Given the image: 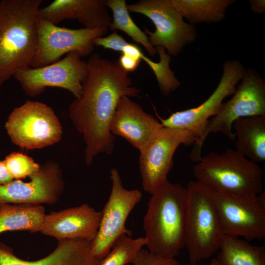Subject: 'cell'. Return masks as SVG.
<instances>
[{"label":"cell","instance_id":"28","mask_svg":"<svg viewBox=\"0 0 265 265\" xmlns=\"http://www.w3.org/2000/svg\"><path fill=\"white\" fill-rule=\"evenodd\" d=\"M133 265H180L175 258H165L141 249L131 262Z\"/></svg>","mask_w":265,"mask_h":265},{"label":"cell","instance_id":"3","mask_svg":"<svg viewBox=\"0 0 265 265\" xmlns=\"http://www.w3.org/2000/svg\"><path fill=\"white\" fill-rule=\"evenodd\" d=\"M151 194L143 219L145 246L154 254L175 258L185 247L186 188L167 179Z\"/></svg>","mask_w":265,"mask_h":265},{"label":"cell","instance_id":"5","mask_svg":"<svg viewBox=\"0 0 265 265\" xmlns=\"http://www.w3.org/2000/svg\"><path fill=\"white\" fill-rule=\"evenodd\" d=\"M186 188L185 247L190 265H197L218 251L223 234L207 187L191 181Z\"/></svg>","mask_w":265,"mask_h":265},{"label":"cell","instance_id":"19","mask_svg":"<svg viewBox=\"0 0 265 265\" xmlns=\"http://www.w3.org/2000/svg\"><path fill=\"white\" fill-rule=\"evenodd\" d=\"M91 242L80 239L59 240L50 254L33 261L19 258L11 248L0 243V265H99L101 260L93 254Z\"/></svg>","mask_w":265,"mask_h":265},{"label":"cell","instance_id":"4","mask_svg":"<svg viewBox=\"0 0 265 265\" xmlns=\"http://www.w3.org/2000/svg\"><path fill=\"white\" fill-rule=\"evenodd\" d=\"M193 173L196 181L217 191L247 195H258L263 191L262 168L230 148L202 157L193 166Z\"/></svg>","mask_w":265,"mask_h":265},{"label":"cell","instance_id":"11","mask_svg":"<svg viewBox=\"0 0 265 265\" xmlns=\"http://www.w3.org/2000/svg\"><path fill=\"white\" fill-rule=\"evenodd\" d=\"M13 143L26 149L42 148L58 141L60 124L53 109L46 105L26 101L15 108L5 123Z\"/></svg>","mask_w":265,"mask_h":265},{"label":"cell","instance_id":"22","mask_svg":"<svg viewBox=\"0 0 265 265\" xmlns=\"http://www.w3.org/2000/svg\"><path fill=\"white\" fill-rule=\"evenodd\" d=\"M216 258L222 265H265V248L239 237L223 235Z\"/></svg>","mask_w":265,"mask_h":265},{"label":"cell","instance_id":"25","mask_svg":"<svg viewBox=\"0 0 265 265\" xmlns=\"http://www.w3.org/2000/svg\"><path fill=\"white\" fill-rule=\"evenodd\" d=\"M106 5L113 13V19L108 27V29L123 31L134 41L142 45L151 56L158 53L155 47L150 43L148 36L132 20L125 0H106Z\"/></svg>","mask_w":265,"mask_h":265},{"label":"cell","instance_id":"29","mask_svg":"<svg viewBox=\"0 0 265 265\" xmlns=\"http://www.w3.org/2000/svg\"><path fill=\"white\" fill-rule=\"evenodd\" d=\"M118 62L121 67L128 73L135 70L139 66L141 60L122 54L119 57Z\"/></svg>","mask_w":265,"mask_h":265},{"label":"cell","instance_id":"17","mask_svg":"<svg viewBox=\"0 0 265 265\" xmlns=\"http://www.w3.org/2000/svg\"><path fill=\"white\" fill-rule=\"evenodd\" d=\"M163 127L159 121L145 112L129 97H122L110 125L114 135L124 138L139 151L145 148Z\"/></svg>","mask_w":265,"mask_h":265},{"label":"cell","instance_id":"9","mask_svg":"<svg viewBox=\"0 0 265 265\" xmlns=\"http://www.w3.org/2000/svg\"><path fill=\"white\" fill-rule=\"evenodd\" d=\"M232 95L208 121L201 139L202 146L210 133L221 132L234 141L232 125L235 121L252 116H265V81L256 70L245 69L240 83Z\"/></svg>","mask_w":265,"mask_h":265},{"label":"cell","instance_id":"2","mask_svg":"<svg viewBox=\"0 0 265 265\" xmlns=\"http://www.w3.org/2000/svg\"><path fill=\"white\" fill-rule=\"evenodd\" d=\"M42 0L0 1V89L18 71L30 67L37 44Z\"/></svg>","mask_w":265,"mask_h":265},{"label":"cell","instance_id":"10","mask_svg":"<svg viewBox=\"0 0 265 265\" xmlns=\"http://www.w3.org/2000/svg\"><path fill=\"white\" fill-rule=\"evenodd\" d=\"M107 27L71 29L59 27L39 16L37 44L31 67L44 66L60 59L65 54L76 52L81 57L94 49V40L103 37Z\"/></svg>","mask_w":265,"mask_h":265},{"label":"cell","instance_id":"20","mask_svg":"<svg viewBox=\"0 0 265 265\" xmlns=\"http://www.w3.org/2000/svg\"><path fill=\"white\" fill-rule=\"evenodd\" d=\"M236 138L238 152L255 162L265 160V116L257 115L239 118L232 129Z\"/></svg>","mask_w":265,"mask_h":265},{"label":"cell","instance_id":"14","mask_svg":"<svg viewBox=\"0 0 265 265\" xmlns=\"http://www.w3.org/2000/svg\"><path fill=\"white\" fill-rule=\"evenodd\" d=\"M194 142L195 138L189 131L163 126L149 144L139 151V167L143 189L153 193L167 179L178 147Z\"/></svg>","mask_w":265,"mask_h":265},{"label":"cell","instance_id":"30","mask_svg":"<svg viewBox=\"0 0 265 265\" xmlns=\"http://www.w3.org/2000/svg\"><path fill=\"white\" fill-rule=\"evenodd\" d=\"M13 179L3 161H0V185L8 183Z\"/></svg>","mask_w":265,"mask_h":265},{"label":"cell","instance_id":"8","mask_svg":"<svg viewBox=\"0 0 265 265\" xmlns=\"http://www.w3.org/2000/svg\"><path fill=\"white\" fill-rule=\"evenodd\" d=\"M127 8L131 12L143 14L150 19L155 31L144 27L150 43L154 47H163L170 55H178L186 45L197 38L194 25L184 21L170 0H140L127 5Z\"/></svg>","mask_w":265,"mask_h":265},{"label":"cell","instance_id":"13","mask_svg":"<svg viewBox=\"0 0 265 265\" xmlns=\"http://www.w3.org/2000/svg\"><path fill=\"white\" fill-rule=\"evenodd\" d=\"M87 70L86 61L77 53L71 52L52 64L22 69L13 77L29 96L39 94L47 87H57L69 91L79 99L82 93Z\"/></svg>","mask_w":265,"mask_h":265},{"label":"cell","instance_id":"24","mask_svg":"<svg viewBox=\"0 0 265 265\" xmlns=\"http://www.w3.org/2000/svg\"><path fill=\"white\" fill-rule=\"evenodd\" d=\"M155 48L159 56L158 62H154L147 57L141 49L134 44H127L123 49V53L135 59L144 61L154 73L161 93L164 96H167L171 92L176 90L181 83L170 69V55L166 52L163 47L157 46Z\"/></svg>","mask_w":265,"mask_h":265},{"label":"cell","instance_id":"18","mask_svg":"<svg viewBox=\"0 0 265 265\" xmlns=\"http://www.w3.org/2000/svg\"><path fill=\"white\" fill-rule=\"evenodd\" d=\"M39 16L56 25L65 19L77 20L85 28L108 27L112 22L105 0H54L40 8Z\"/></svg>","mask_w":265,"mask_h":265},{"label":"cell","instance_id":"15","mask_svg":"<svg viewBox=\"0 0 265 265\" xmlns=\"http://www.w3.org/2000/svg\"><path fill=\"white\" fill-rule=\"evenodd\" d=\"M30 181L17 179L0 185V205L2 204H53L61 195L63 183L61 173L54 165L40 168L30 177Z\"/></svg>","mask_w":265,"mask_h":265},{"label":"cell","instance_id":"7","mask_svg":"<svg viewBox=\"0 0 265 265\" xmlns=\"http://www.w3.org/2000/svg\"><path fill=\"white\" fill-rule=\"evenodd\" d=\"M207 187L223 235L242 238L247 241L264 239V191L258 195H247L221 192Z\"/></svg>","mask_w":265,"mask_h":265},{"label":"cell","instance_id":"27","mask_svg":"<svg viewBox=\"0 0 265 265\" xmlns=\"http://www.w3.org/2000/svg\"><path fill=\"white\" fill-rule=\"evenodd\" d=\"M13 179L30 177L40 167L30 157L19 152H13L3 160Z\"/></svg>","mask_w":265,"mask_h":265},{"label":"cell","instance_id":"1","mask_svg":"<svg viewBox=\"0 0 265 265\" xmlns=\"http://www.w3.org/2000/svg\"><path fill=\"white\" fill-rule=\"evenodd\" d=\"M86 62L82 95L71 103L69 111L76 129L83 136L85 160L90 165L99 154L113 152L115 138L110 125L118 103L123 96H138L139 90L118 61L95 53Z\"/></svg>","mask_w":265,"mask_h":265},{"label":"cell","instance_id":"6","mask_svg":"<svg viewBox=\"0 0 265 265\" xmlns=\"http://www.w3.org/2000/svg\"><path fill=\"white\" fill-rule=\"evenodd\" d=\"M245 69L238 60L225 61L217 86L203 103L195 107L173 112L165 119L157 115L163 127L186 130L193 135L195 142L189 155L191 160L197 162L202 158L201 139L207 124L217 114L224 100L234 93L236 85L241 80Z\"/></svg>","mask_w":265,"mask_h":265},{"label":"cell","instance_id":"26","mask_svg":"<svg viewBox=\"0 0 265 265\" xmlns=\"http://www.w3.org/2000/svg\"><path fill=\"white\" fill-rule=\"evenodd\" d=\"M143 237L132 238L124 234L117 239L107 255L99 265H125L131 263L142 247L146 245Z\"/></svg>","mask_w":265,"mask_h":265},{"label":"cell","instance_id":"32","mask_svg":"<svg viewBox=\"0 0 265 265\" xmlns=\"http://www.w3.org/2000/svg\"><path fill=\"white\" fill-rule=\"evenodd\" d=\"M209 265H222L217 258H213Z\"/></svg>","mask_w":265,"mask_h":265},{"label":"cell","instance_id":"21","mask_svg":"<svg viewBox=\"0 0 265 265\" xmlns=\"http://www.w3.org/2000/svg\"><path fill=\"white\" fill-rule=\"evenodd\" d=\"M45 210L41 205H0V234L14 231L40 232Z\"/></svg>","mask_w":265,"mask_h":265},{"label":"cell","instance_id":"23","mask_svg":"<svg viewBox=\"0 0 265 265\" xmlns=\"http://www.w3.org/2000/svg\"><path fill=\"white\" fill-rule=\"evenodd\" d=\"M174 7L188 23H218L225 17L227 9L235 0H170Z\"/></svg>","mask_w":265,"mask_h":265},{"label":"cell","instance_id":"31","mask_svg":"<svg viewBox=\"0 0 265 265\" xmlns=\"http://www.w3.org/2000/svg\"><path fill=\"white\" fill-rule=\"evenodd\" d=\"M251 10L255 13L262 14L265 12V0H249Z\"/></svg>","mask_w":265,"mask_h":265},{"label":"cell","instance_id":"16","mask_svg":"<svg viewBox=\"0 0 265 265\" xmlns=\"http://www.w3.org/2000/svg\"><path fill=\"white\" fill-rule=\"evenodd\" d=\"M102 212L88 204L52 212L45 215L40 232L59 240L80 239L92 242L99 229Z\"/></svg>","mask_w":265,"mask_h":265},{"label":"cell","instance_id":"12","mask_svg":"<svg viewBox=\"0 0 265 265\" xmlns=\"http://www.w3.org/2000/svg\"><path fill=\"white\" fill-rule=\"evenodd\" d=\"M112 186L108 199L102 212L97 235L91 242L93 254L103 259L120 236H131L132 232L126 228V221L134 207L140 202L142 194L138 189L128 190L124 187L118 170L110 171Z\"/></svg>","mask_w":265,"mask_h":265}]
</instances>
